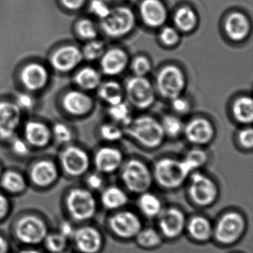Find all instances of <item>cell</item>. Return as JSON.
Instances as JSON below:
<instances>
[{"label": "cell", "instance_id": "obj_1", "mask_svg": "<svg viewBox=\"0 0 253 253\" xmlns=\"http://www.w3.org/2000/svg\"><path fill=\"white\" fill-rule=\"evenodd\" d=\"M50 230L46 219L36 211L22 213L16 217L11 226L13 238L22 247L42 246Z\"/></svg>", "mask_w": 253, "mask_h": 253}, {"label": "cell", "instance_id": "obj_2", "mask_svg": "<svg viewBox=\"0 0 253 253\" xmlns=\"http://www.w3.org/2000/svg\"><path fill=\"white\" fill-rule=\"evenodd\" d=\"M63 205L66 218L77 225L86 223L94 218L98 208L94 192L85 186L69 188L63 196Z\"/></svg>", "mask_w": 253, "mask_h": 253}, {"label": "cell", "instance_id": "obj_3", "mask_svg": "<svg viewBox=\"0 0 253 253\" xmlns=\"http://www.w3.org/2000/svg\"><path fill=\"white\" fill-rule=\"evenodd\" d=\"M124 131L140 146L148 149L159 147L166 137L161 122L149 115L133 118Z\"/></svg>", "mask_w": 253, "mask_h": 253}, {"label": "cell", "instance_id": "obj_4", "mask_svg": "<svg viewBox=\"0 0 253 253\" xmlns=\"http://www.w3.org/2000/svg\"><path fill=\"white\" fill-rule=\"evenodd\" d=\"M152 171L154 181L168 190L180 188L191 174L182 159L174 158H161L155 163Z\"/></svg>", "mask_w": 253, "mask_h": 253}, {"label": "cell", "instance_id": "obj_5", "mask_svg": "<svg viewBox=\"0 0 253 253\" xmlns=\"http://www.w3.org/2000/svg\"><path fill=\"white\" fill-rule=\"evenodd\" d=\"M121 170V181L128 192L140 195L149 191L154 182L153 174L144 162L133 158L124 163Z\"/></svg>", "mask_w": 253, "mask_h": 253}, {"label": "cell", "instance_id": "obj_6", "mask_svg": "<svg viewBox=\"0 0 253 253\" xmlns=\"http://www.w3.org/2000/svg\"><path fill=\"white\" fill-rule=\"evenodd\" d=\"M136 18L131 8L118 6L111 9L106 18L100 20L103 33L112 39H119L131 33L135 27Z\"/></svg>", "mask_w": 253, "mask_h": 253}, {"label": "cell", "instance_id": "obj_7", "mask_svg": "<svg viewBox=\"0 0 253 253\" xmlns=\"http://www.w3.org/2000/svg\"><path fill=\"white\" fill-rule=\"evenodd\" d=\"M29 186L39 191H46L54 187L61 177L58 164L50 159L35 161L26 171Z\"/></svg>", "mask_w": 253, "mask_h": 253}, {"label": "cell", "instance_id": "obj_8", "mask_svg": "<svg viewBox=\"0 0 253 253\" xmlns=\"http://www.w3.org/2000/svg\"><path fill=\"white\" fill-rule=\"evenodd\" d=\"M91 160L79 146H69L60 153L58 166L62 176L69 179L84 177L89 171Z\"/></svg>", "mask_w": 253, "mask_h": 253}, {"label": "cell", "instance_id": "obj_9", "mask_svg": "<svg viewBox=\"0 0 253 253\" xmlns=\"http://www.w3.org/2000/svg\"><path fill=\"white\" fill-rule=\"evenodd\" d=\"M247 227L244 216L235 211L224 213L213 227V237L217 243L229 246L241 239Z\"/></svg>", "mask_w": 253, "mask_h": 253}, {"label": "cell", "instance_id": "obj_10", "mask_svg": "<svg viewBox=\"0 0 253 253\" xmlns=\"http://www.w3.org/2000/svg\"><path fill=\"white\" fill-rule=\"evenodd\" d=\"M188 194L192 202L200 207L212 205L218 197V188L209 176L195 171L189 177Z\"/></svg>", "mask_w": 253, "mask_h": 253}, {"label": "cell", "instance_id": "obj_11", "mask_svg": "<svg viewBox=\"0 0 253 253\" xmlns=\"http://www.w3.org/2000/svg\"><path fill=\"white\" fill-rule=\"evenodd\" d=\"M186 85L185 74L178 66L174 65L165 66L157 75V90L167 100H171L182 95Z\"/></svg>", "mask_w": 253, "mask_h": 253}, {"label": "cell", "instance_id": "obj_12", "mask_svg": "<svg viewBox=\"0 0 253 253\" xmlns=\"http://www.w3.org/2000/svg\"><path fill=\"white\" fill-rule=\"evenodd\" d=\"M125 94L131 106L145 110L155 103V90L152 83L146 77L134 76L126 84Z\"/></svg>", "mask_w": 253, "mask_h": 253}, {"label": "cell", "instance_id": "obj_13", "mask_svg": "<svg viewBox=\"0 0 253 253\" xmlns=\"http://www.w3.org/2000/svg\"><path fill=\"white\" fill-rule=\"evenodd\" d=\"M108 226L114 235L121 239H134L142 229L140 217L130 210H118L108 220Z\"/></svg>", "mask_w": 253, "mask_h": 253}, {"label": "cell", "instance_id": "obj_14", "mask_svg": "<svg viewBox=\"0 0 253 253\" xmlns=\"http://www.w3.org/2000/svg\"><path fill=\"white\" fill-rule=\"evenodd\" d=\"M78 253H99L103 246V238L97 228L86 223L78 225L71 239Z\"/></svg>", "mask_w": 253, "mask_h": 253}, {"label": "cell", "instance_id": "obj_15", "mask_svg": "<svg viewBox=\"0 0 253 253\" xmlns=\"http://www.w3.org/2000/svg\"><path fill=\"white\" fill-rule=\"evenodd\" d=\"M157 218L160 233L168 239L178 238L186 229V216L182 210L176 207L164 209Z\"/></svg>", "mask_w": 253, "mask_h": 253}, {"label": "cell", "instance_id": "obj_16", "mask_svg": "<svg viewBox=\"0 0 253 253\" xmlns=\"http://www.w3.org/2000/svg\"><path fill=\"white\" fill-rule=\"evenodd\" d=\"M91 162L96 171L103 174H109L121 169L124 164V155L118 148L103 146L94 154Z\"/></svg>", "mask_w": 253, "mask_h": 253}, {"label": "cell", "instance_id": "obj_17", "mask_svg": "<svg viewBox=\"0 0 253 253\" xmlns=\"http://www.w3.org/2000/svg\"><path fill=\"white\" fill-rule=\"evenodd\" d=\"M214 128L209 120L196 118L184 126L183 134L188 142L195 146L209 144L214 137Z\"/></svg>", "mask_w": 253, "mask_h": 253}, {"label": "cell", "instance_id": "obj_18", "mask_svg": "<svg viewBox=\"0 0 253 253\" xmlns=\"http://www.w3.org/2000/svg\"><path fill=\"white\" fill-rule=\"evenodd\" d=\"M139 12L142 22L151 29L162 27L168 18L167 7L161 0H142Z\"/></svg>", "mask_w": 253, "mask_h": 253}, {"label": "cell", "instance_id": "obj_19", "mask_svg": "<svg viewBox=\"0 0 253 253\" xmlns=\"http://www.w3.org/2000/svg\"><path fill=\"white\" fill-rule=\"evenodd\" d=\"M30 187L26 173L16 169L4 170L0 177V190L10 197L20 196Z\"/></svg>", "mask_w": 253, "mask_h": 253}, {"label": "cell", "instance_id": "obj_20", "mask_svg": "<svg viewBox=\"0 0 253 253\" xmlns=\"http://www.w3.org/2000/svg\"><path fill=\"white\" fill-rule=\"evenodd\" d=\"M129 63L126 51L122 48H113L105 51L100 58L102 72L107 76L114 77L122 74Z\"/></svg>", "mask_w": 253, "mask_h": 253}, {"label": "cell", "instance_id": "obj_21", "mask_svg": "<svg viewBox=\"0 0 253 253\" xmlns=\"http://www.w3.org/2000/svg\"><path fill=\"white\" fill-rule=\"evenodd\" d=\"M20 109L14 103H0V137L11 140L20 124Z\"/></svg>", "mask_w": 253, "mask_h": 253}, {"label": "cell", "instance_id": "obj_22", "mask_svg": "<svg viewBox=\"0 0 253 253\" xmlns=\"http://www.w3.org/2000/svg\"><path fill=\"white\" fill-rule=\"evenodd\" d=\"M223 29L230 41L241 42L250 35L251 24L245 14L241 12H233L226 17Z\"/></svg>", "mask_w": 253, "mask_h": 253}, {"label": "cell", "instance_id": "obj_23", "mask_svg": "<svg viewBox=\"0 0 253 253\" xmlns=\"http://www.w3.org/2000/svg\"><path fill=\"white\" fill-rule=\"evenodd\" d=\"M82 52L73 45L57 50L51 57V63L57 70L68 72L76 67L83 60Z\"/></svg>", "mask_w": 253, "mask_h": 253}, {"label": "cell", "instance_id": "obj_24", "mask_svg": "<svg viewBox=\"0 0 253 253\" xmlns=\"http://www.w3.org/2000/svg\"><path fill=\"white\" fill-rule=\"evenodd\" d=\"M186 229L190 238L197 242H207L213 237V226L204 216L192 217L186 223Z\"/></svg>", "mask_w": 253, "mask_h": 253}, {"label": "cell", "instance_id": "obj_25", "mask_svg": "<svg viewBox=\"0 0 253 253\" xmlns=\"http://www.w3.org/2000/svg\"><path fill=\"white\" fill-rule=\"evenodd\" d=\"M100 204L109 211H118L126 205L128 197L126 191L117 186H110L102 189Z\"/></svg>", "mask_w": 253, "mask_h": 253}, {"label": "cell", "instance_id": "obj_26", "mask_svg": "<svg viewBox=\"0 0 253 253\" xmlns=\"http://www.w3.org/2000/svg\"><path fill=\"white\" fill-rule=\"evenodd\" d=\"M63 106L72 115H84L92 109L93 101L85 93L73 91L65 96Z\"/></svg>", "mask_w": 253, "mask_h": 253}, {"label": "cell", "instance_id": "obj_27", "mask_svg": "<svg viewBox=\"0 0 253 253\" xmlns=\"http://www.w3.org/2000/svg\"><path fill=\"white\" fill-rule=\"evenodd\" d=\"M48 74L43 66L37 63L28 65L21 74L23 84L28 89H41L46 84Z\"/></svg>", "mask_w": 253, "mask_h": 253}, {"label": "cell", "instance_id": "obj_28", "mask_svg": "<svg viewBox=\"0 0 253 253\" xmlns=\"http://www.w3.org/2000/svg\"><path fill=\"white\" fill-rule=\"evenodd\" d=\"M26 142L37 148L45 147L51 138L49 130L39 122H29L25 128Z\"/></svg>", "mask_w": 253, "mask_h": 253}, {"label": "cell", "instance_id": "obj_29", "mask_svg": "<svg viewBox=\"0 0 253 253\" xmlns=\"http://www.w3.org/2000/svg\"><path fill=\"white\" fill-rule=\"evenodd\" d=\"M99 97L109 106L124 101L125 91L122 85L116 81H107L101 83L97 88Z\"/></svg>", "mask_w": 253, "mask_h": 253}, {"label": "cell", "instance_id": "obj_30", "mask_svg": "<svg viewBox=\"0 0 253 253\" xmlns=\"http://www.w3.org/2000/svg\"><path fill=\"white\" fill-rule=\"evenodd\" d=\"M198 15L191 7L182 6L175 11L173 17L175 29L183 33L192 32L198 24Z\"/></svg>", "mask_w": 253, "mask_h": 253}, {"label": "cell", "instance_id": "obj_31", "mask_svg": "<svg viewBox=\"0 0 253 253\" xmlns=\"http://www.w3.org/2000/svg\"><path fill=\"white\" fill-rule=\"evenodd\" d=\"M137 201V207L140 212L149 218L158 217L164 210L162 201L154 193L147 191L140 194Z\"/></svg>", "mask_w": 253, "mask_h": 253}, {"label": "cell", "instance_id": "obj_32", "mask_svg": "<svg viewBox=\"0 0 253 253\" xmlns=\"http://www.w3.org/2000/svg\"><path fill=\"white\" fill-rule=\"evenodd\" d=\"M232 112L237 122L244 125L251 124L253 121V99L247 96L238 97L232 104Z\"/></svg>", "mask_w": 253, "mask_h": 253}, {"label": "cell", "instance_id": "obj_33", "mask_svg": "<svg viewBox=\"0 0 253 253\" xmlns=\"http://www.w3.org/2000/svg\"><path fill=\"white\" fill-rule=\"evenodd\" d=\"M108 115L112 122L121 126L126 127L133 120L132 109L129 103L123 101L113 106H109Z\"/></svg>", "mask_w": 253, "mask_h": 253}, {"label": "cell", "instance_id": "obj_34", "mask_svg": "<svg viewBox=\"0 0 253 253\" xmlns=\"http://www.w3.org/2000/svg\"><path fill=\"white\" fill-rule=\"evenodd\" d=\"M70 244L71 241L58 231L51 229L45 236L42 246L46 253H60L69 250Z\"/></svg>", "mask_w": 253, "mask_h": 253}, {"label": "cell", "instance_id": "obj_35", "mask_svg": "<svg viewBox=\"0 0 253 253\" xmlns=\"http://www.w3.org/2000/svg\"><path fill=\"white\" fill-rule=\"evenodd\" d=\"M134 239L139 247L147 250L158 248L163 244L162 235L152 227L142 228Z\"/></svg>", "mask_w": 253, "mask_h": 253}, {"label": "cell", "instance_id": "obj_36", "mask_svg": "<svg viewBox=\"0 0 253 253\" xmlns=\"http://www.w3.org/2000/svg\"><path fill=\"white\" fill-rule=\"evenodd\" d=\"M75 81L81 88L90 91L98 88L101 84V76L96 69L85 67L77 74Z\"/></svg>", "mask_w": 253, "mask_h": 253}, {"label": "cell", "instance_id": "obj_37", "mask_svg": "<svg viewBox=\"0 0 253 253\" xmlns=\"http://www.w3.org/2000/svg\"><path fill=\"white\" fill-rule=\"evenodd\" d=\"M182 161L192 174L206 165L208 161V155L203 149L195 148L188 151L184 158H182Z\"/></svg>", "mask_w": 253, "mask_h": 253}, {"label": "cell", "instance_id": "obj_38", "mask_svg": "<svg viewBox=\"0 0 253 253\" xmlns=\"http://www.w3.org/2000/svg\"><path fill=\"white\" fill-rule=\"evenodd\" d=\"M161 124L165 135L172 138L180 136L184 129L183 121L176 115H164Z\"/></svg>", "mask_w": 253, "mask_h": 253}, {"label": "cell", "instance_id": "obj_39", "mask_svg": "<svg viewBox=\"0 0 253 253\" xmlns=\"http://www.w3.org/2000/svg\"><path fill=\"white\" fill-rule=\"evenodd\" d=\"M124 131L121 126L114 122L107 123L100 128V135L105 141L115 143L124 137Z\"/></svg>", "mask_w": 253, "mask_h": 253}, {"label": "cell", "instance_id": "obj_40", "mask_svg": "<svg viewBox=\"0 0 253 253\" xmlns=\"http://www.w3.org/2000/svg\"><path fill=\"white\" fill-rule=\"evenodd\" d=\"M105 51H106V46L104 42L95 39L87 42L81 52H82L83 57L89 61H94L101 58Z\"/></svg>", "mask_w": 253, "mask_h": 253}, {"label": "cell", "instance_id": "obj_41", "mask_svg": "<svg viewBox=\"0 0 253 253\" xmlns=\"http://www.w3.org/2000/svg\"><path fill=\"white\" fill-rule=\"evenodd\" d=\"M77 31L81 38L88 41L95 40L98 35L95 24L88 19H84L78 23Z\"/></svg>", "mask_w": 253, "mask_h": 253}, {"label": "cell", "instance_id": "obj_42", "mask_svg": "<svg viewBox=\"0 0 253 253\" xmlns=\"http://www.w3.org/2000/svg\"><path fill=\"white\" fill-rule=\"evenodd\" d=\"M160 41L166 46L172 47L180 41V33L175 28L165 26L161 29L159 35Z\"/></svg>", "mask_w": 253, "mask_h": 253}, {"label": "cell", "instance_id": "obj_43", "mask_svg": "<svg viewBox=\"0 0 253 253\" xmlns=\"http://www.w3.org/2000/svg\"><path fill=\"white\" fill-rule=\"evenodd\" d=\"M152 70V63L145 56H138L131 63V71L134 76L146 77Z\"/></svg>", "mask_w": 253, "mask_h": 253}, {"label": "cell", "instance_id": "obj_44", "mask_svg": "<svg viewBox=\"0 0 253 253\" xmlns=\"http://www.w3.org/2000/svg\"><path fill=\"white\" fill-rule=\"evenodd\" d=\"M85 187L91 192H97L102 190L104 188V179L103 174L97 171L88 172L84 176Z\"/></svg>", "mask_w": 253, "mask_h": 253}, {"label": "cell", "instance_id": "obj_45", "mask_svg": "<svg viewBox=\"0 0 253 253\" xmlns=\"http://www.w3.org/2000/svg\"><path fill=\"white\" fill-rule=\"evenodd\" d=\"M12 210L11 197L0 190V223H3L10 217Z\"/></svg>", "mask_w": 253, "mask_h": 253}, {"label": "cell", "instance_id": "obj_46", "mask_svg": "<svg viewBox=\"0 0 253 253\" xmlns=\"http://www.w3.org/2000/svg\"><path fill=\"white\" fill-rule=\"evenodd\" d=\"M112 8L108 5L105 0H92L89 5V10L91 14L98 17L100 20L106 18Z\"/></svg>", "mask_w": 253, "mask_h": 253}, {"label": "cell", "instance_id": "obj_47", "mask_svg": "<svg viewBox=\"0 0 253 253\" xmlns=\"http://www.w3.org/2000/svg\"><path fill=\"white\" fill-rule=\"evenodd\" d=\"M170 101H171V109L177 116L186 115L190 112L191 103L186 97L180 95Z\"/></svg>", "mask_w": 253, "mask_h": 253}, {"label": "cell", "instance_id": "obj_48", "mask_svg": "<svg viewBox=\"0 0 253 253\" xmlns=\"http://www.w3.org/2000/svg\"><path fill=\"white\" fill-rule=\"evenodd\" d=\"M54 136L56 140L61 144L70 143L72 140V133L71 130L64 124H57L54 126Z\"/></svg>", "mask_w": 253, "mask_h": 253}, {"label": "cell", "instance_id": "obj_49", "mask_svg": "<svg viewBox=\"0 0 253 253\" xmlns=\"http://www.w3.org/2000/svg\"><path fill=\"white\" fill-rule=\"evenodd\" d=\"M77 226L78 225L76 223L66 217L58 223V226H57L56 230L58 231L60 234H62L63 236L66 237L71 241V239H72L74 233L76 230Z\"/></svg>", "mask_w": 253, "mask_h": 253}, {"label": "cell", "instance_id": "obj_50", "mask_svg": "<svg viewBox=\"0 0 253 253\" xmlns=\"http://www.w3.org/2000/svg\"><path fill=\"white\" fill-rule=\"evenodd\" d=\"M11 149L14 155L19 158H26L30 154V147L27 142L21 139L16 138L12 140Z\"/></svg>", "mask_w": 253, "mask_h": 253}, {"label": "cell", "instance_id": "obj_51", "mask_svg": "<svg viewBox=\"0 0 253 253\" xmlns=\"http://www.w3.org/2000/svg\"><path fill=\"white\" fill-rule=\"evenodd\" d=\"M240 144L245 149H252L253 146V131L251 127L243 128L238 134Z\"/></svg>", "mask_w": 253, "mask_h": 253}, {"label": "cell", "instance_id": "obj_52", "mask_svg": "<svg viewBox=\"0 0 253 253\" xmlns=\"http://www.w3.org/2000/svg\"><path fill=\"white\" fill-rule=\"evenodd\" d=\"M17 106L22 109H29L33 107L34 100L32 97L26 94H21L17 97Z\"/></svg>", "mask_w": 253, "mask_h": 253}, {"label": "cell", "instance_id": "obj_53", "mask_svg": "<svg viewBox=\"0 0 253 253\" xmlns=\"http://www.w3.org/2000/svg\"><path fill=\"white\" fill-rule=\"evenodd\" d=\"M0 253H12L11 241L6 235L0 232Z\"/></svg>", "mask_w": 253, "mask_h": 253}, {"label": "cell", "instance_id": "obj_54", "mask_svg": "<svg viewBox=\"0 0 253 253\" xmlns=\"http://www.w3.org/2000/svg\"><path fill=\"white\" fill-rule=\"evenodd\" d=\"M85 0H62L63 5L71 10H77L84 5Z\"/></svg>", "mask_w": 253, "mask_h": 253}, {"label": "cell", "instance_id": "obj_55", "mask_svg": "<svg viewBox=\"0 0 253 253\" xmlns=\"http://www.w3.org/2000/svg\"><path fill=\"white\" fill-rule=\"evenodd\" d=\"M16 253H46L39 250L38 247H21Z\"/></svg>", "mask_w": 253, "mask_h": 253}, {"label": "cell", "instance_id": "obj_56", "mask_svg": "<svg viewBox=\"0 0 253 253\" xmlns=\"http://www.w3.org/2000/svg\"><path fill=\"white\" fill-rule=\"evenodd\" d=\"M107 2H112V3H117V2H121L123 0H105Z\"/></svg>", "mask_w": 253, "mask_h": 253}, {"label": "cell", "instance_id": "obj_57", "mask_svg": "<svg viewBox=\"0 0 253 253\" xmlns=\"http://www.w3.org/2000/svg\"><path fill=\"white\" fill-rule=\"evenodd\" d=\"M4 170H5V169L2 167V164H0V177H1V176H2Z\"/></svg>", "mask_w": 253, "mask_h": 253}, {"label": "cell", "instance_id": "obj_58", "mask_svg": "<svg viewBox=\"0 0 253 253\" xmlns=\"http://www.w3.org/2000/svg\"><path fill=\"white\" fill-rule=\"evenodd\" d=\"M74 253L73 252L70 251L69 250H65V251L62 252V253Z\"/></svg>", "mask_w": 253, "mask_h": 253}]
</instances>
